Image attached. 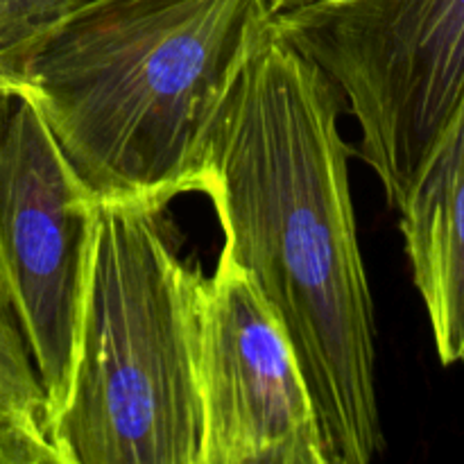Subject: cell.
I'll return each instance as SVG.
<instances>
[{
  "instance_id": "8992f818",
  "label": "cell",
  "mask_w": 464,
  "mask_h": 464,
  "mask_svg": "<svg viewBox=\"0 0 464 464\" xmlns=\"http://www.w3.org/2000/svg\"><path fill=\"white\" fill-rule=\"evenodd\" d=\"M198 388L199 464H329L290 338L225 247L202 285Z\"/></svg>"
},
{
  "instance_id": "52a82bcc",
  "label": "cell",
  "mask_w": 464,
  "mask_h": 464,
  "mask_svg": "<svg viewBox=\"0 0 464 464\" xmlns=\"http://www.w3.org/2000/svg\"><path fill=\"white\" fill-rule=\"evenodd\" d=\"M412 284L444 367L464 362V95L397 207Z\"/></svg>"
},
{
  "instance_id": "8fae6325",
  "label": "cell",
  "mask_w": 464,
  "mask_h": 464,
  "mask_svg": "<svg viewBox=\"0 0 464 464\" xmlns=\"http://www.w3.org/2000/svg\"><path fill=\"white\" fill-rule=\"evenodd\" d=\"M317 3V0H270V7L275 14H284L290 12V9H297V7H306V5Z\"/></svg>"
},
{
  "instance_id": "7a4b0ae2",
  "label": "cell",
  "mask_w": 464,
  "mask_h": 464,
  "mask_svg": "<svg viewBox=\"0 0 464 464\" xmlns=\"http://www.w3.org/2000/svg\"><path fill=\"white\" fill-rule=\"evenodd\" d=\"M270 0H86L23 71L59 148L98 202L207 190L208 143Z\"/></svg>"
},
{
  "instance_id": "30bf717a",
  "label": "cell",
  "mask_w": 464,
  "mask_h": 464,
  "mask_svg": "<svg viewBox=\"0 0 464 464\" xmlns=\"http://www.w3.org/2000/svg\"><path fill=\"white\" fill-rule=\"evenodd\" d=\"M0 464H41L39 453L25 442L0 411Z\"/></svg>"
},
{
  "instance_id": "ba28073f",
  "label": "cell",
  "mask_w": 464,
  "mask_h": 464,
  "mask_svg": "<svg viewBox=\"0 0 464 464\" xmlns=\"http://www.w3.org/2000/svg\"><path fill=\"white\" fill-rule=\"evenodd\" d=\"M3 95V91H0ZM0 411L39 453L41 464H59L48 435V408L30 347L0 266Z\"/></svg>"
},
{
  "instance_id": "277c9868",
  "label": "cell",
  "mask_w": 464,
  "mask_h": 464,
  "mask_svg": "<svg viewBox=\"0 0 464 464\" xmlns=\"http://www.w3.org/2000/svg\"><path fill=\"white\" fill-rule=\"evenodd\" d=\"M275 23L340 91L397 208L464 95V0H317Z\"/></svg>"
},
{
  "instance_id": "5b68a950",
  "label": "cell",
  "mask_w": 464,
  "mask_h": 464,
  "mask_svg": "<svg viewBox=\"0 0 464 464\" xmlns=\"http://www.w3.org/2000/svg\"><path fill=\"white\" fill-rule=\"evenodd\" d=\"M95 204L34 100L0 95V266L45 394L48 435L75 372Z\"/></svg>"
},
{
  "instance_id": "6da1fadb",
  "label": "cell",
  "mask_w": 464,
  "mask_h": 464,
  "mask_svg": "<svg viewBox=\"0 0 464 464\" xmlns=\"http://www.w3.org/2000/svg\"><path fill=\"white\" fill-rule=\"evenodd\" d=\"M343 95L272 18L208 143L222 247L256 279L306 379L329 464L385 449L376 315L340 131Z\"/></svg>"
},
{
  "instance_id": "9c48e42d",
  "label": "cell",
  "mask_w": 464,
  "mask_h": 464,
  "mask_svg": "<svg viewBox=\"0 0 464 464\" xmlns=\"http://www.w3.org/2000/svg\"><path fill=\"white\" fill-rule=\"evenodd\" d=\"M86 0H0V91H18L41 36Z\"/></svg>"
},
{
  "instance_id": "3957f363",
  "label": "cell",
  "mask_w": 464,
  "mask_h": 464,
  "mask_svg": "<svg viewBox=\"0 0 464 464\" xmlns=\"http://www.w3.org/2000/svg\"><path fill=\"white\" fill-rule=\"evenodd\" d=\"M202 285L166 204H95L59 464H199Z\"/></svg>"
}]
</instances>
